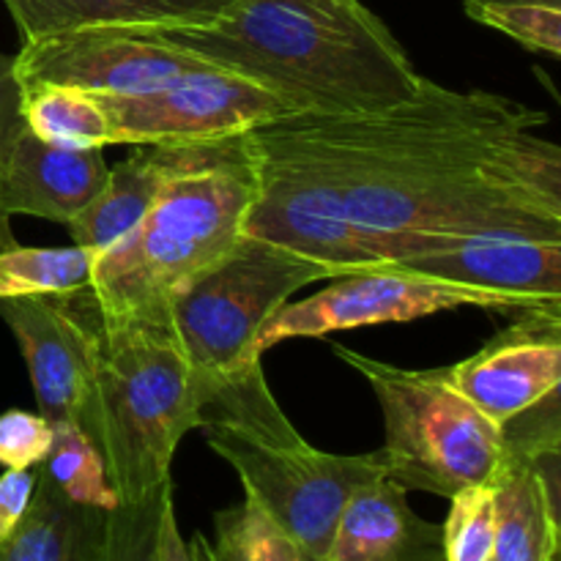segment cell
<instances>
[{"label":"cell","instance_id":"6da1fadb","mask_svg":"<svg viewBox=\"0 0 561 561\" xmlns=\"http://www.w3.org/2000/svg\"><path fill=\"white\" fill-rule=\"evenodd\" d=\"M542 110L422 77L381 113H290L255 126L334 192L356 228L409 233H561V148Z\"/></svg>","mask_w":561,"mask_h":561},{"label":"cell","instance_id":"7a4b0ae2","mask_svg":"<svg viewBox=\"0 0 561 561\" xmlns=\"http://www.w3.org/2000/svg\"><path fill=\"white\" fill-rule=\"evenodd\" d=\"M140 31L268 88L296 113H381L422 80L362 0H228L208 22Z\"/></svg>","mask_w":561,"mask_h":561},{"label":"cell","instance_id":"3957f363","mask_svg":"<svg viewBox=\"0 0 561 561\" xmlns=\"http://www.w3.org/2000/svg\"><path fill=\"white\" fill-rule=\"evenodd\" d=\"M252 197L247 135L201 142L135 230L96 255L85 288L93 310L107 321L168 323L170 299L239 244Z\"/></svg>","mask_w":561,"mask_h":561},{"label":"cell","instance_id":"277c9868","mask_svg":"<svg viewBox=\"0 0 561 561\" xmlns=\"http://www.w3.org/2000/svg\"><path fill=\"white\" fill-rule=\"evenodd\" d=\"M80 307L96 334L91 438L118 504L142 502L170 485L181 438L201 431V383L168 323L107 321L91 301Z\"/></svg>","mask_w":561,"mask_h":561},{"label":"cell","instance_id":"5b68a950","mask_svg":"<svg viewBox=\"0 0 561 561\" xmlns=\"http://www.w3.org/2000/svg\"><path fill=\"white\" fill-rule=\"evenodd\" d=\"M332 351L376 392L383 416L381 460L389 480L405 491L442 499L493 485L507 458L504 427L453 387L447 367L409 370L343 345Z\"/></svg>","mask_w":561,"mask_h":561},{"label":"cell","instance_id":"8992f818","mask_svg":"<svg viewBox=\"0 0 561 561\" xmlns=\"http://www.w3.org/2000/svg\"><path fill=\"white\" fill-rule=\"evenodd\" d=\"M337 277L343 272L329 263L244 233L170 299L168 329L197 378L233 376L261 362L257 334L290 296Z\"/></svg>","mask_w":561,"mask_h":561},{"label":"cell","instance_id":"52a82bcc","mask_svg":"<svg viewBox=\"0 0 561 561\" xmlns=\"http://www.w3.org/2000/svg\"><path fill=\"white\" fill-rule=\"evenodd\" d=\"M206 442L233 466L247 496L272 513L316 561L327 557L334 526L354 491L383 474L381 453H321L301 436L257 442L206 431Z\"/></svg>","mask_w":561,"mask_h":561},{"label":"cell","instance_id":"ba28073f","mask_svg":"<svg viewBox=\"0 0 561 561\" xmlns=\"http://www.w3.org/2000/svg\"><path fill=\"white\" fill-rule=\"evenodd\" d=\"M463 307L513 318L526 312L510 296L466 288V285L387 263V266L343 274L332 279V285L321 294L279 307L257 334L255 348L263 356L285 340L327 337L332 332L378 327V323H409L436 316V312L463 310Z\"/></svg>","mask_w":561,"mask_h":561},{"label":"cell","instance_id":"9c48e42d","mask_svg":"<svg viewBox=\"0 0 561 561\" xmlns=\"http://www.w3.org/2000/svg\"><path fill=\"white\" fill-rule=\"evenodd\" d=\"M244 135L255 164V197L244 217L247 236H261L343 274L387 266L381 241L351 222L343 203L323 181L255 129Z\"/></svg>","mask_w":561,"mask_h":561},{"label":"cell","instance_id":"30bf717a","mask_svg":"<svg viewBox=\"0 0 561 561\" xmlns=\"http://www.w3.org/2000/svg\"><path fill=\"white\" fill-rule=\"evenodd\" d=\"M115 146H190L244 135L296 113L268 88L222 69L184 75L142 93H93Z\"/></svg>","mask_w":561,"mask_h":561},{"label":"cell","instance_id":"8fae6325","mask_svg":"<svg viewBox=\"0 0 561 561\" xmlns=\"http://www.w3.org/2000/svg\"><path fill=\"white\" fill-rule=\"evenodd\" d=\"M389 263L561 316V233H409L389 241Z\"/></svg>","mask_w":561,"mask_h":561},{"label":"cell","instance_id":"7c38bea8","mask_svg":"<svg viewBox=\"0 0 561 561\" xmlns=\"http://www.w3.org/2000/svg\"><path fill=\"white\" fill-rule=\"evenodd\" d=\"M219 69L140 27H88L22 42L14 75L25 85H66L85 93H142L184 75Z\"/></svg>","mask_w":561,"mask_h":561},{"label":"cell","instance_id":"4fadbf2b","mask_svg":"<svg viewBox=\"0 0 561 561\" xmlns=\"http://www.w3.org/2000/svg\"><path fill=\"white\" fill-rule=\"evenodd\" d=\"M0 318L22 351L38 414L53 425L75 422L91 436L96 334L75 296L0 299Z\"/></svg>","mask_w":561,"mask_h":561},{"label":"cell","instance_id":"5bb4252c","mask_svg":"<svg viewBox=\"0 0 561 561\" xmlns=\"http://www.w3.org/2000/svg\"><path fill=\"white\" fill-rule=\"evenodd\" d=\"M561 316L524 312L469 359L447 367L453 387L499 427L559 394Z\"/></svg>","mask_w":561,"mask_h":561},{"label":"cell","instance_id":"9a60e30c","mask_svg":"<svg viewBox=\"0 0 561 561\" xmlns=\"http://www.w3.org/2000/svg\"><path fill=\"white\" fill-rule=\"evenodd\" d=\"M104 148H60L22 129L0 162V219L36 217L69 225L102 190Z\"/></svg>","mask_w":561,"mask_h":561},{"label":"cell","instance_id":"2e32d148","mask_svg":"<svg viewBox=\"0 0 561 561\" xmlns=\"http://www.w3.org/2000/svg\"><path fill=\"white\" fill-rule=\"evenodd\" d=\"M405 493L387 474L354 491L323 561H444L442 526L420 518Z\"/></svg>","mask_w":561,"mask_h":561},{"label":"cell","instance_id":"e0dca14e","mask_svg":"<svg viewBox=\"0 0 561 561\" xmlns=\"http://www.w3.org/2000/svg\"><path fill=\"white\" fill-rule=\"evenodd\" d=\"M559 449L524 453L507 447L493 480L496 561H557L559 553Z\"/></svg>","mask_w":561,"mask_h":561},{"label":"cell","instance_id":"ac0fdd59","mask_svg":"<svg viewBox=\"0 0 561 561\" xmlns=\"http://www.w3.org/2000/svg\"><path fill=\"white\" fill-rule=\"evenodd\" d=\"M201 142L190 146H131L135 151L110 168L99 195L66 228L75 244L107 252L146 217L170 179L184 168Z\"/></svg>","mask_w":561,"mask_h":561},{"label":"cell","instance_id":"d6986e66","mask_svg":"<svg viewBox=\"0 0 561 561\" xmlns=\"http://www.w3.org/2000/svg\"><path fill=\"white\" fill-rule=\"evenodd\" d=\"M22 42L88 31V27L197 25L208 22L228 0H3Z\"/></svg>","mask_w":561,"mask_h":561},{"label":"cell","instance_id":"ffe728a7","mask_svg":"<svg viewBox=\"0 0 561 561\" xmlns=\"http://www.w3.org/2000/svg\"><path fill=\"white\" fill-rule=\"evenodd\" d=\"M36 474L31 507L0 542V561H93L107 513L69 502L38 466Z\"/></svg>","mask_w":561,"mask_h":561},{"label":"cell","instance_id":"44dd1931","mask_svg":"<svg viewBox=\"0 0 561 561\" xmlns=\"http://www.w3.org/2000/svg\"><path fill=\"white\" fill-rule=\"evenodd\" d=\"M96 252L71 247H20L0 219V299L69 296L91 285Z\"/></svg>","mask_w":561,"mask_h":561},{"label":"cell","instance_id":"7402d4cb","mask_svg":"<svg viewBox=\"0 0 561 561\" xmlns=\"http://www.w3.org/2000/svg\"><path fill=\"white\" fill-rule=\"evenodd\" d=\"M22 121L38 140L60 148L115 146L107 113L93 93L66 85H25Z\"/></svg>","mask_w":561,"mask_h":561},{"label":"cell","instance_id":"603a6c76","mask_svg":"<svg viewBox=\"0 0 561 561\" xmlns=\"http://www.w3.org/2000/svg\"><path fill=\"white\" fill-rule=\"evenodd\" d=\"M208 561H316L301 542L272 518L252 496L214 515V546Z\"/></svg>","mask_w":561,"mask_h":561},{"label":"cell","instance_id":"cb8c5ba5","mask_svg":"<svg viewBox=\"0 0 561 561\" xmlns=\"http://www.w3.org/2000/svg\"><path fill=\"white\" fill-rule=\"evenodd\" d=\"M38 469L69 502L80 507L104 510V513L118 507V496L96 442L75 422H55L53 444Z\"/></svg>","mask_w":561,"mask_h":561},{"label":"cell","instance_id":"d4e9b609","mask_svg":"<svg viewBox=\"0 0 561 561\" xmlns=\"http://www.w3.org/2000/svg\"><path fill=\"white\" fill-rule=\"evenodd\" d=\"M466 14L531 53L561 55V0H466Z\"/></svg>","mask_w":561,"mask_h":561},{"label":"cell","instance_id":"484cf974","mask_svg":"<svg viewBox=\"0 0 561 561\" xmlns=\"http://www.w3.org/2000/svg\"><path fill=\"white\" fill-rule=\"evenodd\" d=\"M173 496V482L135 504H118L104 515L93 561H157L159 520L164 502Z\"/></svg>","mask_w":561,"mask_h":561},{"label":"cell","instance_id":"4316f807","mask_svg":"<svg viewBox=\"0 0 561 561\" xmlns=\"http://www.w3.org/2000/svg\"><path fill=\"white\" fill-rule=\"evenodd\" d=\"M496 542V502L493 485L466 488L449 499L442 524L444 561H488Z\"/></svg>","mask_w":561,"mask_h":561},{"label":"cell","instance_id":"83f0119b","mask_svg":"<svg viewBox=\"0 0 561 561\" xmlns=\"http://www.w3.org/2000/svg\"><path fill=\"white\" fill-rule=\"evenodd\" d=\"M53 444V422L33 411L9 409L0 414V466L36 469Z\"/></svg>","mask_w":561,"mask_h":561},{"label":"cell","instance_id":"f1b7e54d","mask_svg":"<svg viewBox=\"0 0 561 561\" xmlns=\"http://www.w3.org/2000/svg\"><path fill=\"white\" fill-rule=\"evenodd\" d=\"M36 469H5L0 474V542L14 535L36 491Z\"/></svg>","mask_w":561,"mask_h":561},{"label":"cell","instance_id":"f546056e","mask_svg":"<svg viewBox=\"0 0 561 561\" xmlns=\"http://www.w3.org/2000/svg\"><path fill=\"white\" fill-rule=\"evenodd\" d=\"M25 129L22 121V91L14 75V55L0 53V162Z\"/></svg>","mask_w":561,"mask_h":561},{"label":"cell","instance_id":"4dcf8cb0","mask_svg":"<svg viewBox=\"0 0 561 561\" xmlns=\"http://www.w3.org/2000/svg\"><path fill=\"white\" fill-rule=\"evenodd\" d=\"M157 561H201L195 553V546L184 540L175 520L173 496L164 502L162 520H159V540H157Z\"/></svg>","mask_w":561,"mask_h":561},{"label":"cell","instance_id":"1f68e13d","mask_svg":"<svg viewBox=\"0 0 561 561\" xmlns=\"http://www.w3.org/2000/svg\"><path fill=\"white\" fill-rule=\"evenodd\" d=\"M192 546H195V553H197V559H201V561H208V551H206V537H203V535H195V537H192Z\"/></svg>","mask_w":561,"mask_h":561},{"label":"cell","instance_id":"d6a6232c","mask_svg":"<svg viewBox=\"0 0 561 561\" xmlns=\"http://www.w3.org/2000/svg\"><path fill=\"white\" fill-rule=\"evenodd\" d=\"M488 561H496V559H493V557H491V559H488Z\"/></svg>","mask_w":561,"mask_h":561}]
</instances>
